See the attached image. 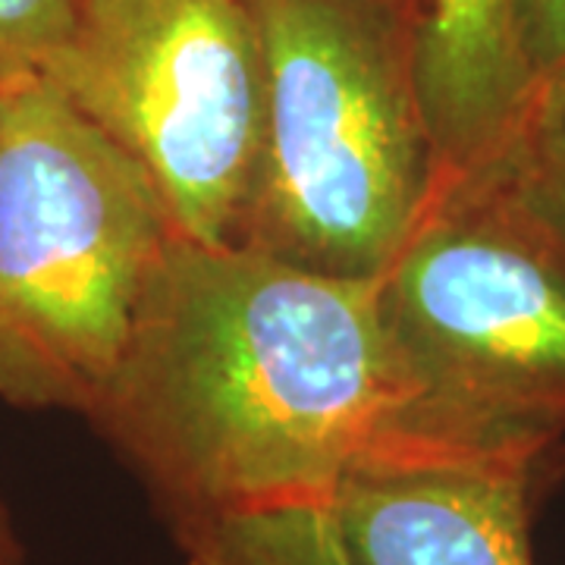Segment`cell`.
<instances>
[{
  "instance_id": "cell-1",
  "label": "cell",
  "mask_w": 565,
  "mask_h": 565,
  "mask_svg": "<svg viewBox=\"0 0 565 565\" xmlns=\"http://www.w3.org/2000/svg\"><path fill=\"white\" fill-rule=\"evenodd\" d=\"M408 412L377 280L182 236L85 418L182 527L327 505Z\"/></svg>"
},
{
  "instance_id": "cell-2",
  "label": "cell",
  "mask_w": 565,
  "mask_h": 565,
  "mask_svg": "<svg viewBox=\"0 0 565 565\" xmlns=\"http://www.w3.org/2000/svg\"><path fill=\"white\" fill-rule=\"evenodd\" d=\"M264 61L239 248L377 280L440 182L418 82V0H248Z\"/></svg>"
},
{
  "instance_id": "cell-3",
  "label": "cell",
  "mask_w": 565,
  "mask_h": 565,
  "mask_svg": "<svg viewBox=\"0 0 565 565\" xmlns=\"http://www.w3.org/2000/svg\"><path fill=\"white\" fill-rule=\"evenodd\" d=\"M180 239L145 170L54 82H0L3 399L88 415Z\"/></svg>"
},
{
  "instance_id": "cell-4",
  "label": "cell",
  "mask_w": 565,
  "mask_h": 565,
  "mask_svg": "<svg viewBox=\"0 0 565 565\" xmlns=\"http://www.w3.org/2000/svg\"><path fill=\"white\" fill-rule=\"evenodd\" d=\"M377 302L412 390L403 430L563 449L565 236L493 163L437 182Z\"/></svg>"
},
{
  "instance_id": "cell-5",
  "label": "cell",
  "mask_w": 565,
  "mask_h": 565,
  "mask_svg": "<svg viewBox=\"0 0 565 565\" xmlns=\"http://www.w3.org/2000/svg\"><path fill=\"white\" fill-rule=\"evenodd\" d=\"M41 76L139 163L185 239L239 245L264 132L248 0H85Z\"/></svg>"
},
{
  "instance_id": "cell-6",
  "label": "cell",
  "mask_w": 565,
  "mask_h": 565,
  "mask_svg": "<svg viewBox=\"0 0 565 565\" xmlns=\"http://www.w3.org/2000/svg\"><path fill=\"white\" fill-rule=\"evenodd\" d=\"M559 449L475 446L399 430L323 505L355 565H531L537 500Z\"/></svg>"
},
{
  "instance_id": "cell-7",
  "label": "cell",
  "mask_w": 565,
  "mask_h": 565,
  "mask_svg": "<svg viewBox=\"0 0 565 565\" xmlns=\"http://www.w3.org/2000/svg\"><path fill=\"white\" fill-rule=\"evenodd\" d=\"M418 82L440 180L487 161L537 88L519 0H418Z\"/></svg>"
},
{
  "instance_id": "cell-8",
  "label": "cell",
  "mask_w": 565,
  "mask_h": 565,
  "mask_svg": "<svg viewBox=\"0 0 565 565\" xmlns=\"http://www.w3.org/2000/svg\"><path fill=\"white\" fill-rule=\"evenodd\" d=\"M195 565H355L323 505L264 509L177 527Z\"/></svg>"
},
{
  "instance_id": "cell-9",
  "label": "cell",
  "mask_w": 565,
  "mask_h": 565,
  "mask_svg": "<svg viewBox=\"0 0 565 565\" xmlns=\"http://www.w3.org/2000/svg\"><path fill=\"white\" fill-rule=\"evenodd\" d=\"M481 163H493L565 236V70L537 82L509 139Z\"/></svg>"
},
{
  "instance_id": "cell-10",
  "label": "cell",
  "mask_w": 565,
  "mask_h": 565,
  "mask_svg": "<svg viewBox=\"0 0 565 565\" xmlns=\"http://www.w3.org/2000/svg\"><path fill=\"white\" fill-rule=\"evenodd\" d=\"M85 0H0V82L41 76L70 41Z\"/></svg>"
},
{
  "instance_id": "cell-11",
  "label": "cell",
  "mask_w": 565,
  "mask_h": 565,
  "mask_svg": "<svg viewBox=\"0 0 565 565\" xmlns=\"http://www.w3.org/2000/svg\"><path fill=\"white\" fill-rule=\"evenodd\" d=\"M527 61L537 82L565 66V0H519Z\"/></svg>"
},
{
  "instance_id": "cell-12",
  "label": "cell",
  "mask_w": 565,
  "mask_h": 565,
  "mask_svg": "<svg viewBox=\"0 0 565 565\" xmlns=\"http://www.w3.org/2000/svg\"><path fill=\"white\" fill-rule=\"evenodd\" d=\"M0 565H20V546L13 541V531L7 525L3 509H0Z\"/></svg>"
},
{
  "instance_id": "cell-13",
  "label": "cell",
  "mask_w": 565,
  "mask_h": 565,
  "mask_svg": "<svg viewBox=\"0 0 565 565\" xmlns=\"http://www.w3.org/2000/svg\"><path fill=\"white\" fill-rule=\"evenodd\" d=\"M185 565H195V563H185Z\"/></svg>"
},
{
  "instance_id": "cell-14",
  "label": "cell",
  "mask_w": 565,
  "mask_h": 565,
  "mask_svg": "<svg viewBox=\"0 0 565 565\" xmlns=\"http://www.w3.org/2000/svg\"><path fill=\"white\" fill-rule=\"evenodd\" d=\"M563 70H565V66H563ZM556 73H559V70H556Z\"/></svg>"
}]
</instances>
